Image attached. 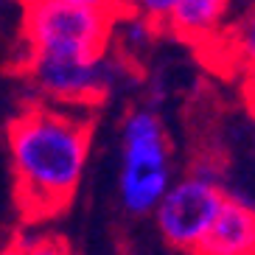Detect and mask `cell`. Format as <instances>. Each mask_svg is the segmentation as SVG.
Segmentation results:
<instances>
[{
    "instance_id": "6da1fadb",
    "label": "cell",
    "mask_w": 255,
    "mask_h": 255,
    "mask_svg": "<svg viewBox=\"0 0 255 255\" xmlns=\"http://www.w3.org/2000/svg\"><path fill=\"white\" fill-rule=\"evenodd\" d=\"M8 151L23 213L53 216L73 199L87 168L90 121L68 107H31L11 121Z\"/></svg>"
},
{
    "instance_id": "7a4b0ae2",
    "label": "cell",
    "mask_w": 255,
    "mask_h": 255,
    "mask_svg": "<svg viewBox=\"0 0 255 255\" xmlns=\"http://www.w3.org/2000/svg\"><path fill=\"white\" fill-rule=\"evenodd\" d=\"M118 11L73 6L59 0H25V53H84L101 56L113 39Z\"/></svg>"
},
{
    "instance_id": "3957f363",
    "label": "cell",
    "mask_w": 255,
    "mask_h": 255,
    "mask_svg": "<svg viewBox=\"0 0 255 255\" xmlns=\"http://www.w3.org/2000/svg\"><path fill=\"white\" fill-rule=\"evenodd\" d=\"M171 185L168 137L151 110H135L124 121V163H121V202L129 213L146 216Z\"/></svg>"
},
{
    "instance_id": "277c9868",
    "label": "cell",
    "mask_w": 255,
    "mask_h": 255,
    "mask_svg": "<svg viewBox=\"0 0 255 255\" xmlns=\"http://www.w3.org/2000/svg\"><path fill=\"white\" fill-rule=\"evenodd\" d=\"M20 65L48 101L65 107H90L115 84V68L107 53H23Z\"/></svg>"
},
{
    "instance_id": "5b68a950",
    "label": "cell",
    "mask_w": 255,
    "mask_h": 255,
    "mask_svg": "<svg viewBox=\"0 0 255 255\" xmlns=\"http://www.w3.org/2000/svg\"><path fill=\"white\" fill-rule=\"evenodd\" d=\"M222 202H225V191L219 188L216 180L191 174L165 188V194L160 196L151 213L168 247L182 250V253H196Z\"/></svg>"
},
{
    "instance_id": "8992f818",
    "label": "cell",
    "mask_w": 255,
    "mask_h": 255,
    "mask_svg": "<svg viewBox=\"0 0 255 255\" xmlns=\"http://www.w3.org/2000/svg\"><path fill=\"white\" fill-rule=\"evenodd\" d=\"M196 253L255 255V208L236 196H225V202Z\"/></svg>"
},
{
    "instance_id": "52a82bcc",
    "label": "cell",
    "mask_w": 255,
    "mask_h": 255,
    "mask_svg": "<svg viewBox=\"0 0 255 255\" xmlns=\"http://www.w3.org/2000/svg\"><path fill=\"white\" fill-rule=\"evenodd\" d=\"M230 0H177L165 20V34L182 42H210L227 17Z\"/></svg>"
},
{
    "instance_id": "ba28073f",
    "label": "cell",
    "mask_w": 255,
    "mask_h": 255,
    "mask_svg": "<svg viewBox=\"0 0 255 255\" xmlns=\"http://www.w3.org/2000/svg\"><path fill=\"white\" fill-rule=\"evenodd\" d=\"M233 51H236V62L244 73L250 98L255 104V6L250 8V14L241 20V25L233 34Z\"/></svg>"
},
{
    "instance_id": "9c48e42d",
    "label": "cell",
    "mask_w": 255,
    "mask_h": 255,
    "mask_svg": "<svg viewBox=\"0 0 255 255\" xmlns=\"http://www.w3.org/2000/svg\"><path fill=\"white\" fill-rule=\"evenodd\" d=\"M154 25L149 20H143L137 14H127V11H118L113 23V37L121 39V48L127 51H143V48L151 42V34H154Z\"/></svg>"
},
{
    "instance_id": "30bf717a",
    "label": "cell",
    "mask_w": 255,
    "mask_h": 255,
    "mask_svg": "<svg viewBox=\"0 0 255 255\" xmlns=\"http://www.w3.org/2000/svg\"><path fill=\"white\" fill-rule=\"evenodd\" d=\"M174 3L177 0H121V11L143 17V20H149L157 31H163Z\"/></svg>"
},
{
    "instance_id": "8fae6325",
    "label": "cell",
    "mask_w": 255,
    "mask_h": 255,
    "mask_svg": "<svg viewBox=\"0 0 255 255\" xmlns=\"http://www.w3.org/2000/svg\"><path fill=\"white\" fill-rule=\"evenodd\" d=\"M25 3V0H23ZM59 3H73V6H93L104 11H121V0H59Z\"/></svg>"
}]
</instances>
